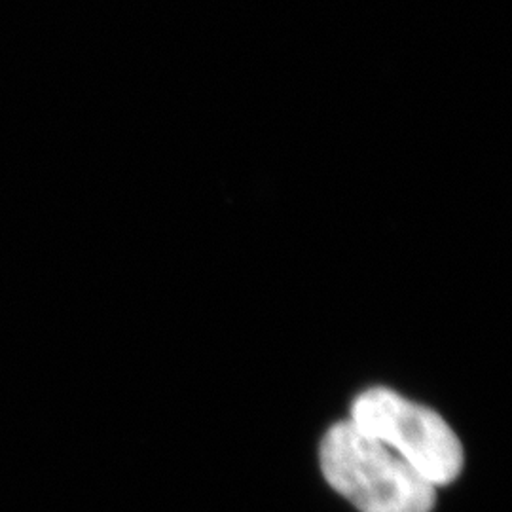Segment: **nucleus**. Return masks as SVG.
<instances>
[{
	"label": "nucleus",
	"mask_w": 512,
	"mask_h": 512,
	"mask_svg": "<svg viewBox=\"0 0 512 512\" xmlns=\"http://www.w3.org/2000/svg\"><path fill=\"white\" fill-rule=\"evenodd\" d=\"M330 486L361 512H431L437 488L353 421L330 427L319 450Z\"/></svg>",
	"instance_id": "f257e3e1"
},
{
	"label": "nucleus",
	"mask_w": 512,
	"mask_h": 512,
	"mask_svg": "<svg viewBox=\"0 0 512 512\" xmlns=\"http://www.w3.org/2000/svg\"><path fill=\"white\" fill-rule=\"evenodd\" d=\"M351 421L408 461L435 488L448 486L463 469V446L437 412L372 387L351 406Z\"/></svg>",
	"instance_id": "f03ea898"
}]
</instances>
